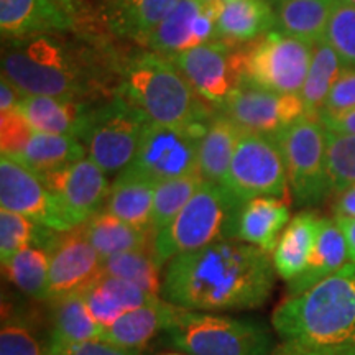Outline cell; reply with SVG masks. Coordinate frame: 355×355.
Masks as SVG:
<instances>
[{"label": "cell", "mask_w": 355, "mask_h": 355, "mask_svg": "<svg viewBox=\"0 0 355 355\" xmlns=\"http://www.w3.org/2000/svg\"><path fill=\"white\" fill-rule=\"evenodd\" d=\"M275 275L272 254L230 239L168 261L162 295L189 311L257 309L272 296Z\"/></svg>", "instance_id": "obj_1"}, {"label": "cell", "mask_w": 355, "mask_h": 355, "mask_svg": "<svg viewBox=\"0 0 355 355\" xmlns=\"http://www.w3.org/2000/svg\"><path fill=\"white\" fill-rule=\"evenodd\" d=\"M272 326L291 355H355V263L288 296Z\"/></svg>", "instance_id": "obj_2"}, {"label": "cell", "mask_w": 355, "mask_h": 355, "mask_svg": "<svg viewBox=\"0 0 355 355\" xmlns=\"http://www.w3.org/2000/svg\"><path fill=\"white\" fill-rule=\"evenodd\" d=\"M2 76L21 94L81 101L96 84L83 53L60 33L3 40Z\"/></svg>", "instance_id": "obj_3"}, {"label": "cell", "mask_w": 355, "mask_h": 355, "mask_svg": "<svg viewBox=\"0 0 355 355\" xmlns=\"http://www.w3.org/2000/svg\"><path fill=\"white\" fill-rule=\"evenodd\" d=\"M115 92L158 125L206 123L216 114L170 58L157 51H141L128 58L121 68V84Z\"/></svg>", "instance_id": "obj_4"}, {"label": "cell", "mask_w": 355, "mask_h": 355, "mask_svg": "<svg viewBox=\"0 0 355 355\" xmlns=\"http://www.w3.org/2000/svg\"><path fill=\"white\" fill-rule=\"evenodd\" d=\"M242 204L224 184L204 181L180 214L155 235L158 263L163 266L181 254L235 239Z\"/></svg>", "instance_id": "obj_5"}, {"label": "cell", "mask_w": 355, "mask_h": 355, "mask_svg": "<svg viewBox=\"0 0 355 355\" xmlns=\"http://www.w3.org/2000/svg\"><path fill=\"white\" fill-rule=\"evenodd\" d=\"M166 334L173 347L188 355H270L278 347L265 322L183 308Z\"/></svg>", "instance_id": "obj_6"}, {"label": "cell", "mask_w": 355, "mask_h": 355, "mask_svg": "<svg viewBox=\"0 0 355 355\" xmlns=\"http://www.w3.org/2000/svg\"><path fill=\"white\" fill-rule=\"evenodd\" d=\"M146 123L141 110L115 92L107 102L89 110L81 133L87 157L105 175H119L135 159Z\"/></svg>", "instance_id": "obj_7"}, {"label": "cell", "mask_w": 355, "mask_h": 355, "mask_svg": "<svg viewBox=\"0 0 355 355\" xmlns=\"http://www.w3.org/2000/svg\"><path fill=\"white\" fill-rule=\"evenodd\" d=\"M275 139L285 158L288 183L296 204L314 207L329 198L327 130L319 117L304 115Z\"/></svg>", "instance_id": "obj_8"}, {"label": "cell", "mask_w": 355, "mask_h": 355, "mask_svg": "<svg viewBox=\"0 0 355 355\" xmlns=\"http://www.w3.org/2000/svg\"><path fill=\"white\" fill-rule=\"evenodd\" d=\"M313 50V44L278 30L265 33L243 44V81L279 94H300Z\"/></svg>", "instance_id": "obj_9"}, {"label": "cell", "mask_w": 355, "mask_h": 355, "mask_svg": "<svg viewBox=\"0 0 355 355\" xmlns=\"http://www.w3.org/2000/svg\"><path fill=\"white\" fill-rule=\"evenodd\" d=\"M224 186L242 202L259 196L286 199L290 183L277 139L263 133L243 132Z\"/></svg>", "instance_id": "obj_10"}, {"label": "cell", "mask_w": 355, "mask_h": 355, "mask_svg": "<svg viewBox=\"0 0 355 355\" xmlns=\"http://www.w3.org/2000/svg\"><path fill=\"white\" fill-rule=\"evenodd\" d=\"M207 123L168 127L148 122L132 166L157 183L199 173V144Z\"/></svg>", "instance_id": "obj_11"}, {"label": "cell", "mask_w": 355, "mask_h": 355, "mask_svg": "<svg viewBox=\"0 0 355 355\" xmlns=\"http://www.w3.org/2000/svg\"><path fill=\"white\" fill-rule=\"evenodd\" d=\"M170 60L194 91L219 109L243 81V44L214 40Z\"/></svg>", "instance_id": "obj_12"}, {"label": "cell", "mask_w": 355, "mask_h": 355, "mask_svg": "<svg viewBox=\"0 0 355 355\" xmlns=\"http://www.w3.org/2000/svg\"><path fill=\"white\" fill-rule=\"evenodd\" d=\"M220 112L227 114L243 132L273 137L308 115L300 94H279L247 81L229 96Z\"/></svg>", "instance_id": "obj_13"}, {"label": "cell", "mask_w": 355, "mask_h": 355, "mask_svg": "<svg viewBox=\"0 0 355 355\" xmlns=\"http://www.w3.org/2000/svg\"><path fill=\"white\" fill-rule=\"evenodd\" d=\"M222 0H180L173 12L141 43L150 51L173 58L217 38Z\"/></svg>", "instance_id": "obj_14"}, {"label": "cell", "mask_w": 355, "mask_h": 355, "mask_svg": "<svg viewBox=\"0 0 355 355\" xmlns=\"http://www.w3.org/2000/svg\"><path fill=\"white\" fill-rule=\"evenodd\" d=\"M0 206L58 232L73 229L43 178L7 155L0 158Z\"/></svg>", "instance_id": "obj_15"}, {"label": "cell", "mask_w": 355, "mask_h": 355, "mask_svg": "<svg viewBox=\"0 0 355 355\" xmlns=\"http://www.w3.org/2000/svg\"><path fill=\"white\" fill-rule=\"evenodd\" d=\"M43 181L73 229L87 222L107 202V176L89 157L43 176Z\"/></svg>", "instance_id": "obj_16"}, {"label": "cell", "mask_w": 355, "mask_h": 355, "mask_svg": "<svg viewBox=\"0 0 355 355\" xmlns=\"http://www.w3.org/2000/svg\"><path fill=\"white\" fill-rule=\"evenodd\" d=\"M50 252V286L48 300L81 293L102 273V259L83 232L74 227L58 232L48 248Z\"/></svg>", "instance_id": "obj_17"}, {"label": "cell", "mask_w": 355, "mask_h": 355, "mask_svg": "<svg viewBox=\"0 0 355 355\" xmlns=\"http://www.w3.org/2000/svg\"><path fill=\"white\" fill-rule=\"evenodd\" d=\"M290 204L283 198L259 196L242 204L235 225V241L273 254L283 230L290 224Z\"/></svg>", "instance_id": "obj_18"}, {"label": "cell", "mask_w": 355, "mask_h": 355, "mask_svg": "<svg viewBox=\"0 0 355 355\" xmlns=\"http://www.w3.org/2000/svg\"><path fill=\"white\" fill-rule=\"evenodd\" d=\"M3 40L76 30L74 21L51 0H0Z\"/></svg>", "instance_id": "obj_19"}, {"label": "cell", "mask_w": 355, "mask_h": 355, "mask_svg": "<svg viewBox=\"0 0 355 355\" xmlns=\"http://www.w3.org/2000/svg\"><path fill=\"white\" fill-rule=\"evenodd\" d=\"M92 105L78 99L51 96H24L17 110L35 132L74 135L81 139Z\"/></svg>", "instance_id": "obj_20"}, {"label": "cell", "mask_w": 355, "mask_h": 355, "mask_svg": "<svg viewBox=\"0 0 355 355\" xmlns=\"http://www.w3.org/2000/svg\"><path fill=\"white\" fill-rule=\"evenodd\" d=\"M157 184V181L144 175L137 168L132 165L127 166L110 184L104 209L135 225L137 229L153 232L152 217Z\"/></svg>", "instance_id": "obj_21"}, {"label": "cell", "mask_w": 355, "mask_h": 355, "mask_svg": "<svg viewBox=\"0 0 355 355\" xmlns=\"http://www.w3.org/2000/svg\"><path fill=\"white\" fill-rule=\"evenodd\" d=\"M81 293L92 316L104 327V331L112 326L122 314L159 300L158 295L105 273H101Z\"/></svg>", "instance_id": "obj_22"}, {"label": "cell", "mask_w": 355, "mask_h": 355, "mask_svg": "<svg viewBox=\"0 0 355 355\" xmlns=\"http://www.w3.org/2000/svg\"><path fill=\"white\" fill-rule=\"evenodd\" d=\"M347 263V243H345V237L339 224L334 217H321L316 245L311 254L308 266L298 278L288 283V296L300 295L309 290Z\"/></svg>", "instance_id": "obj_23"}, {"label": "cell", "mask_w": 355, "mask_h": 355, "mask_svg": "<svg viewBox=\"0 0 355 355\" xmlns=\"http://www.w3.org/2000/svg\"><path fill=\"white\" fill-rule=\"evenodd\" d=\"M178 3L180 0H107L104 19L117 37L144 43Z\"/></svg>", "instance_id": "obj_24"}, {"label": "cell", "mask_w": 355, "mask_h": 355, "mask_svg": "<svg viewBox=\"0 0 355 355\" xmlns=\"http://www.w3.org/2000/svg\"><path fill=\"white\" fill-rule=\"evenodd\" d=\"M178 309V306L165 300H157L141 308L128 311L104 331L102 340L125 349L140 350L155 336L170 327Z\"/></svg>", "instance_id": "obj_25"}, {"label": "cell", "mask_w": 355, "mask_h": 355, "mask_svg": "<svg viewBox=\"0 0 355 355\" xmlns=\"http://www.w3.org/2000/svg\"><path fill=\"white\" fill-rule=\"evenodd\" d=\"M318 214L311 211H301L290 220L279 237L278 245L272 254L277 275L285 282H293L304 272L316 245Z\"/></svg>", "instance_id": "obj_26"}, {"label": "cell", "mask_w": 355, "mask_h": 355, "mask_svg": "<svg viewBox=\"0 0 355 355\" xmlns=\"http://www.w3.org/2000/svg\"><path fill=\"white\" fill-rule=\"evenodd\" d=\"M243 133L227 114L216 112L199 144L198 170L209 183L224 184L239 139Z\"/></svg>", "instance_id": "obj_27"}, {"label": "cell", "mask_w": 355, "mask_h": 355, "mask_svg": "<svg viewBox=\"0 0 355 355\" xmlns=\"http://www.w3.org/2000/svg\"><path fill=\"white\" fill-rule=\"evenodd\" d=\"M277 15L270 0L224 2L217 20V38L232 44H247L272 32Z\"/></svg>", "instance_id": "obj_28"}, {"label": "cell", "mask_w": 355, "mask_h": 355, "mask_svg": "<svg viewBox=\"0 0 355 355\" xmlns=\"http://www.w3.org/2000/svg\"><path fill=\"white\" fill-rule=\"evenodd\" d=\"M84 235L102 260L115 254L140 248H153L155 234L137 229L107 209H101L81 225Z\"/></svg>", "instance_id": "obj_29"}, {"label": "cell", "mask_w": 355, "mask_h": 355, "mask_svg": "<svg viewBox=\"0 0 355 355\" xmlns=\"http://www.w3.org/2000/svg\"><path fill=\"white\" fill-rule=\"evenodd\" d=\"M86 153V146L79 137L33 132L13 159L43 178L84 158Z\"/></svg>", "instance_id": "obj_30"}, {"label": "cell", "mask_w": 355, "mask_h": 355, "mask_svg": "<svg viewBox=\"0 0 355 355\" xmlns=\"http://www.w3.org/2000/svg\"><path fill=\"white\" fill-rule=\"evenodd\" d=\"M337 0H285L275 6L278 32L309 44L324 42Z\"/></svg>", "instance_id": "obj_31"}, {"label": "cell", "mask_w": 355, "mask_h": 355, "mask_svg": "<svg viewBox=\"0 0 355 355\" xmlns=\"http://www.w3.org/2000/svg\"><path fill=\"white\" fill-rule=\"evenodd\" d=\"M102 336L104 327L92 316L83 293H73L56 300L50 343L79 344L102 339Z\"/></svg>", "instance_id": "obj_32"}, {"label": "cell", "mask_w": 355, "mask_h": 355, "mask_svg": "<svg viewBox=\"0 0 355 355\" xmlns=\"http://www.w3.org/2000/svg\"><path fill=\"white\" fill-rule=\"evenodd\" d=\"M344 68L343 60L332 50L329 43L319 42L314 44L313 61L300 92L309 117H319L324 102Z\"/></svg>", "instance_id": "obj_33"}, {"label": "cell", "mask_w": 355, "mask_h": 355, "mask_svg": "<svg viewBox=\"0 0 355 355\" xmlns=\"http://www.w3.org/2000/svg\"><path fill=\"white\" fill-rule=\"evenodd\" d=\"M50 252L42 247H30L2 261L7 278L26 295L48 300L50 286Z\"/></svg>", "instance_id": "obj_34"}, {"label": "cell", "mask_w": 355, "mask_h": 355, "mask_svg": "<svg viewBox=\"0 0 355 355\" xmlns=\"http://www.w3.org/2000/svg\"><path fill=\"white\" fill-rule=\"evenodd\" d=\"M159 270L162 265L158 263L153 248L121 252L102 260V273L125 279L153 295L162 293L163 278Z\"/></svg>", "instance_id": "obj_35"}, {"label": "cell", "mask_w": 355, "mask_h": 355, "mask_svg": "<svg viewBox=\"0 0 355 355\" xmlns=\"http://www.w3.org/2000/svg\"><path fill=\"white\" fill-rule=\"evenodd\" d=\"M58 230L38 224L30 217L17 212L0 211V259L6 261L12 255L30 247L50 248Z\"/></svg>", "instance_id": "obj_36"}, {"label": "cell", "mask_w": 355, "mask_h": 355, "mask_svg": "<svg viewBox=\"0 0 355 355\" xmlns=\"http://www.w3.org/2000/svg\"><path fill=\"white\" fill-rule=\"evenodd\" d=\"M202 183L204 178L201 173H193V175L166 180L157 184L152 217V229L155 235L162 229H165L180 214L181 209L189 202V199L201 188Z\"/></svg>", "instance_id": "obj_37"}, {"label": "cell", "mask_w": 355, "mask_h": 355, "mask_svg": "<svg viewBox=\"0 0 355 355\" xmlns=\"http://www.w3.org/2000/svg\"><path fill=\"white\" fill-rule=\"evenodd\" d=\"M327 176L331 198L355 183V135L327 130Z\"/></svg>", "instance_id": "obj_38"}, {"label": "cell", "mask_w": 355, "mask_h": 355, "mask_svg": "<svg viewBox=\"0 0 355 355\" xmlns=\"http://www.w3.org/2000/svg\"><path fill=\"white\" fill-rule=\"evenodd\" d=\"M324 42L329 43L345 68H355V7L336 3Z\"/></svg>", "instance_id": "obj_39"}, {"label": "cell", "mask_w": 355, "mask_h": 355, "mask_svg": "<svg viewBox=\"0 0 355 355\" xmlns=\"http://www.w3.org/2000/svg\"><path fill=\"white\" fill-rule=\"evenodd\" d=\"M33 128L19 110L0 114V148L2 155L15 158L33 135Z\"/></svg>", "instance_id": "obj_40"}, {"label": "cell", "mask_w": 355, "mask_h": 355, "mask_svg": "<svg viewBox=\"0 0 355 355\" xmlns=\"http://www.w3.org/2000/svg\"><path fill=\"white\" fill-rule=\"evenodd\" d=\"M355 109V68H344L324 102L319 119L336 117Z\"/></svg>", "instance_id": "obj_41"}, {"label": "cell", "mask_w": 355, "mask_h": 355, "mask_svg": "<svg viewBox=\"0 0 355 355\" xmlns=\"http://www.w3.org/2000/svg\"><path fill=\"white\" fill-rule=\"evenodd\" d=\"M0 355H46L37 337L21 322H7L0 331Z\"/></svg>", "instance_id": "obj_42"}, {"label": "cell", "mask_w": 355, "mask_h": 355, "mask_svg": "<svg viewBox=\"0 0 355 355\" xmlns=\"http://www.w3.org/2000/svg\"><path fill=\"white\" fill-rule=\"evenodd\" d=\"M46 355H141L139 349H125L105 340H86L79 344L50 343Z\"/></svg>", "instance_id": "obj_43"}, {"label": "cell", "mask_w": 355, "mask_h": 355, "mask_svg": "<svg viewBox=\"0 0 355 355\" xmlns=\"http://www.w3.org/2000/svg\"><path fill=\"white\" fill-rule=\"evenodd\" d=\"M51 2L56 7H60L74 21L76 28L87 24L91 12H89L86 0H51Z\"/></svg>", "instance_id": "obj_44"}, {"label": "cell", "mask_w": 355, "mask_h": 355, "mask_svg": "<svg viewBox=\"0 0 355 355\" xmlns=\"http://www.w3.org/2000/svg\"><path fill=\"white\" fill-rule=\"evenodd\" d=\"M324 123V127L331 132L345 133V135H355V109L347 112L336 115V117L319 119Z\"/></svg>", "instance_id": "obj_45"}, {"label": "cell", "mask_w": 355, "mask_h": 355, "mask_svg": "<svg viewBox=\"0 0 355 355\" xmlns=\"http://www.w3.org/2000/svg\"><path fill=\"white\" fill-rule=\"evenodd\" d=\"M24 96L25 94H21L7 78L2 76V79H0V114L15 110Z\"/></svg>", "instance_id": "obj_46"}, {"label": "cell", "mask_w": 355, "mask_h": 355, "mask_svg": "<svg viewBox=\"0 0 355 355\" xmlns=\"http://www.w3.org/2000/svg\"><path fill=\"white\" fill-rule=\"evenodd\" d=\"M332 212L334 217H355V183L334 198Z\"/></svg>", "instance_id": "obj_47"}, {"label": "cell", "mask_w": 355, "mask_h": 355, "mask_svg": "<svg viewBox=\"0 0 355 355\" xmlns=\"http://www.w3.org/2000/svg\"><path fill=\"white\" fill-rule=\"evenodd\" d=\"M347 243L349 263H355V217H334Z\"/></svg>", "instance_id": "obj_48"}, {"label": "cell", "mask_w": 355, "mask_h": 355, "mask_svg": "<svg viewBox=\"0 0 355 355\" xmlns=\"http://www.w3.org/2000/svg\"><path fill=\"white\" fill-rule=\"evenodd\" d=\"M270 355H291L290 352H288V350L285 349V347H283V345L282 344H279L278 345V347L277 349H275L273 350V352L272 354H270Z\"/></svg>", "instance_id": "obj_49"}, {"label": "cell", "mask_w": 355, "mask_h": 355, "mask_svg": "<svg viewBox=\"0 0 355 355\" xmlns=\"http://www.w3.org/2000/svg\"><path fill=\"white\" fill-rule=\"evenodd\" d=\"M339 3H347V6H354L355 7V0H337Z\"/></svg>", "instance_id": "obj_50"}, {"label": "cell", "mask_w": 355, "mask_h": 355, "mask_svg": "<svg viewBox=\"0 0 355 355\" xmlns=\"http://www.w3.org/2000/svg\"><path fill=\"white\" fill-rule=\"evenodd\" d=\"M270 2H272V3H275V6H277V3H279V2H285V0H270Z\"/></svg>", "instance_id": "obj_51"}, {"label": "cell", "mask_w": 355, "mask_h": 355, "mask_svg": "<svg viewBox=\"0 0 355 355\" xmlns=\"http://www.w3.org/2000/svg\"><path fill=\"white\" fill-rule=\"evenodd\" d=\"M159 355H181V354H173V352H168V354H159Z\"/></svg>", "instance_id": "obj_52"}, {"label": "cell", "mask_w": 355, "mask_h": 355, "mask_svg": "<svg viewBox=\"0 0 355 355\" xmlns=\"http://www.w3.org/2000/svg\"><path fill=\"white\" fill-rule=\"evenodd\" d=\"M222 2H230V0H222Z\"/></svg>", "instance_id": "obj_53"}]
</instances>
